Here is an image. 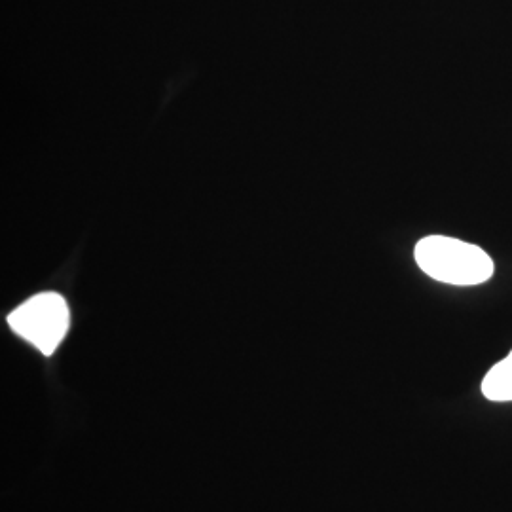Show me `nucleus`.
I'll use <instances>...</instances> for the list:
<instances>
[{"mask_svg": "<svg viewBox=\"0 0 512 512\" xmlns=\"http://www.w3.org/2000/svg\"><path fill=\"white\" fill-rule=\"evenodd\" d=\"M416 262L423 274L440 283L473 287L494 275V260L473 243L448 236H427L416 245Z\"/></svg>", "mask_w": 512, "mask_h": 512, "instance_id": "1", "label": "nucleus"}, {"mask_svg": "<svg viewBox=\"0 0 512 512\" xmlns=\"http://www.w3.org/2000/svg\"><path fill=\"white\" fill-rule=\"evenodd\" d=\"M71 313L65 298L57 293H40L8 315V325L23 340L44 355H52L67 336Z\"/></svg>", "mask_w": 512, "mask_h": 512, "instance_id": "2", "label": "nucleus"}, {"mask_svg": "<svg viewBox=\"0 0 512 512\" xmlns=\"http://www.w3.org/2000/svg\"><path fill=\"white\" fill-rule=\"evenodd\" d=\"M482 393L494 403H512V351L486 374Z\"/></svg>", "mask_w": 512, "mask_h": 512, "instance_id": "3", "label": "nucleus"}]
</instances>
